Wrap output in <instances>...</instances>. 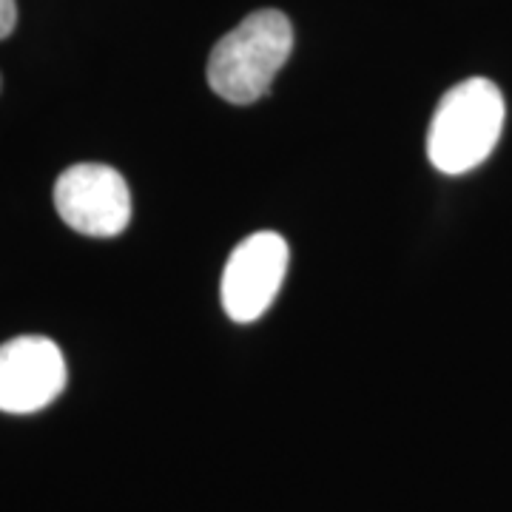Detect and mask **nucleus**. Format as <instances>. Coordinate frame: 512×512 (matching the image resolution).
<instances>
[{
	"mask_svg": "<svg viewBox=\"0 0 512 512\" xmlns=\"http://www.w3.org/2000/svg\"><path fill=\"white\" fill-rule=\"evenodd\" d=\"M18 26V3L15 0H0V40L15 32Z\"/></svg>",
	"mask_w": 512,
	"mask_h": 512,
	"instance_id": "obj_6",
	"label": "nucleus"
},
{
	"mask_svg": "<svg viewBox=\"0 0 512 512\" xmlns=\"http://www.w3.org/2000/svg\"><path fill=\"white\" fill-rule=\"evenodd\" d=\"M55 208L77 234L117 237L131 220V191L117 168L80 163L57 177Z\"/></svg>",
	"mask_w": 512,
	"mask_h": 512,
	"instance_id": "obj_3",
	"label": "nucleus"
},
{
	"mask_svg": "<svg viewBox=\"0 0 512 512\" xmlns=\"http://www.w3.org/2000/svg\"><path fill=\"white\" fill-rule=\"evenodd\" d=\"M69 379L63 350L46 336H18L0 345V410L37 413L55 402Z\"/></svg>",
	"mask_w": 512,
	"mask_h": 512,
	"instance_id": "obj_5",
	"label": "nucleus"
},
{
	"mask_svg": "<svg viewBox=\"0 0 512 512\" xmlns=\"http://www.w3.org/2000/svg\"><path fill=\"white\" fill-rule=\"evenodd\" d=\"M293 49V26L276 9H259L231 29L208 57V86L234 106L265 97Z\"/></svg>",
	"mask_w": 512,
	"mask_h": 512,
	"instance_id": "obj_2",
	"label": "nucleus"
},
{
	"mask_svg": "<svg viewBox=\"0 0 512 512\" xmlns=\"http://www.w3.org/2000/svg\"><path fill=\"white\" fill-rule=\"evenodd\" d=\"M504 94L487 77H470L441 97L427 131V157L441 174H467L484 163L504 131Z\"/></svg>",
	"mask_w": 512,
	"mask_h": 512,
	"instance_id": "obj_1",
	"label": "nucleus"
},
{
	"mask_svg": "<svg viewBox=\"0 0 512 512\" xmlns=\"http://www.w3.org/2000/svg\"><path fill=\"white\" fill-rule=\"evenodd\" d=\"M288 271V242L274 231L242 239L222 271V308L234 322H256L274 305Z\"/></svg>",
	"mask_w": 512,
	"mask_h": 512,
	"instance_id": "obj_4",
	"label": "nucleus"
}]
</instances>
